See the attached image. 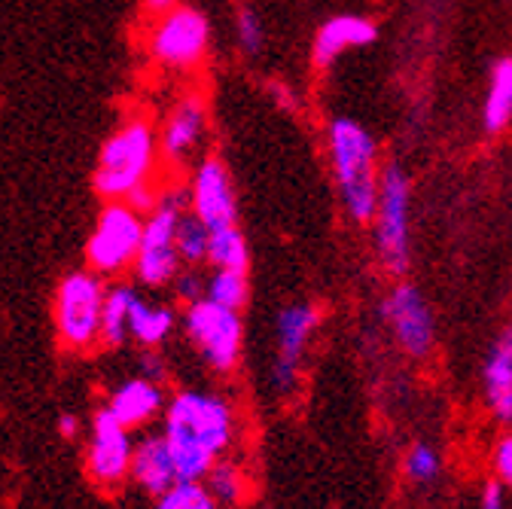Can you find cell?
Returning a JSON list of instances; mask_svg holds the SVG:
<instances>
[{
    "label": "cell",
    "mask_w": 512,
    "mask_h": 509,
    "mask_svg": "<svg viewBox=\"0 0 512 509\" xmlns=\"http://www.w3.org/2000/svg\"><path fill=\"white\" fill-rule=\"evenodd\" d=\"M147 49L168 71H196L211 52V22L199 7L177 4L150 28Z\"/></svg>",
    "instance_id": "8"
},
{
    "label": "cell",
    "mask_w": 512,
    "mask_h": 509,
    "mask_svg": "<svg viewBox=\"0 0 512 509\" xmlns=\"http://www.w3.org/2000/svg\"><path fill=\"white\" fill-rule=\"evenodd\" d=\"M403 467H406V476L412 482H433L439 476V470H442V458H439L436 449H430L427 442H418L406 452Z\"/></svg>",
    "instance_id": "27"
},
{
    "label": "cell",
    "mask_w": 512,
    "mask_h": 509,
    "mask_svg": "<svg viewBox=\"0 0 512 509\" xmlns=\"http://www.w3.org/2000/svg\"><path fill=\"white\" fill-rule=\"evenodd\" d=\"M135 445L128 439V427L110 412L101 409L92 421V445H89V473L98 485H119L132 473Z\"/></svg>",
    "instance_id": "12"
},
{
    "label": "cell",
    "mask_w": 512,
    "mask_h": 509,
    "mask_svg": "<svg viewBox=\"0 0 512 509\" xmlns=\"http://www.w3.org/2000/svg\"><path fill=\"white\" fill-rule=\"evenodd\" d=\"M165 406V394L159 388V381L150 378H128L113 391L107 409L125 424V427H138L150 418H156Z\"/></svg>",
    "instance_id": "16"
},
{
    "label": "cell",
    "mask_w": 512,
    "mask_h": 509,
    "mask_svg": "<svg viewBox=\"0 0 512 509\" xmlns=\"http://www.w3.org/2000/svg\"><path fill=\"white\" fill-rule=\"evenodd\" d=\"M482 388L494 418L512 424V339L506 333H500L482 363Z\"/></svg>",
    "instance_id": "15"
},
{
    "label": "cell",
    "mask_w": 512,
    "mask_h": 509,
    "mask_svg": "<svg viewBox=\"0 0 512 509\" xmlns=\"http://www.w3.org/2000/svg\"><path fill=\"white\" fill-rule=\"evenodd\" d=\"M141 375L150 378V381H159V385H162V378L168 375V366H165V360L156 351H144V357H141Z\"/></svg>",
    "instance_id": "30"
},
{
    "label": "cell",
    "mask_w": 512,
    "mask_h": 509,
    "mask_svg": "<svg viewBox=\"0 0 512 509\" xmlns=\"http://www.w3.org/2000/svg\"><path fill=\"white\" fill-rule=\"evenodd\" d=\"M272 92H275V95H281V104H284V107H287V104L293 107V92H284V86H278V83L272 86Z\"/></svg>",
    "instance_id": "34"
},
{
    "label": "cell",
    "mask_w": 512,
    "mask_h": 509,
    "mask_svg": "<svg viewBox=\"0 0 512 509\" xmlns=\"http://www.w3.org/2000/svg\"><path fill=\"white\" fill-rule=\"evenodd\" d=\"M211 235L214 229L192 211H183L180 223H177V253L183 266H205L208 263V250H211Z\"/></svg>",
    "instance_id": "21"
},
{
    "label": "cell",
    "mask_w": 512,
    "mask_h": 509,
    "mask_svg": "<svg viewBox=\"0 0 512 509\" xmlns=\"http://www.w3.org/2000/svg\"><path fill=\"white\" fill-rule=\"evenodd\" d=\"M208 138V104L202 95H183L159 129V153L171 165H186Z\"/></svg>",
    "instance_id": "13"
},
{
    "label": "cell",
    "mask_w": 512,
    "mask_h": 509,
    "mask_svg": "<svg viewBox=\"0 0 512 509\" xmlns=\"http://www.w3.org/2000/svg\"><path fill=\"white\" fill-rule=\"evenodd\" d=\"M58 430H61V436H74L77 433V418L74 415H61Z\"/></svg>",
    "instance_id": "33"
},
{
    "label": "cell",
    "mask_w": 512,
    "mask_h": 509,
    "mask_svg": "<svg viewBox=\"0 0 512 509\" xmlns=\"http://www.w3.org/2000/svg\"><path fill=\"white\" fill-rule=\"evenodd\" d=\"M369 226L378 266L403 278L412 269V177L400 162L381 165L378 205Z\"/></svg>",
    "instance_id": "4"
},
{
    "label": "cell",
    "mask_w": 512,
    "mask_h": 509,
    "mask_svg": "<svg viewBox=\"0 0 512 509\" xmlns=\"http://www.w3.org/2000/svg\"><path fill=\"white\" fill-rule=\"evenodd\" d=\"M202 482L208 485V491L214 494L217 503L232 506V503H238V500L244 497V476H241V467H235L232 461H223V458H220V461L208 470V476H205Z\"/></svg>",
    "instance_id": "25"
},
{
    "label": "cell",
    "mask_w": 512,
    "mask_h": 509,
    "mask_svg": "<svg viewBox=\"0 0 512 509\" xmlns=\"http://www.w3.org/2000/svg\"><path fill=\"white\" fill-rule=\"evenodd\" d=\"M156 509H217V500L202 479H180L159 497Z\"/></svg>",
    "instance_id": "24"
},
{
    "label": "cell",
    "mask_w": 512,
    "mask_h": 509,
    "mask_svg": "<svg viewBox=\"0 0 512 509\" xmlns=\"http://www.w3.org/2000/svg\"><path fill=\"white\" fill-rule=\"evenodd\" d=\"M235 46L247 58H256L266 46V25H263L260 13L247 4H241L235 10Z\"/></svg>",
    "instance_id": "26"
},
{
    "label": "cell",
    "mask_w": 512,
    "mask_h": 509,
    "mask_svg": "<svg viewBox=\"0 0 512 509\" xmlns=\"http://www.w3.org/2000/svg\"><path fill=\"white\" fill-rule=\"evenodd\" d=\"M320 327V311L311 302H290L278 311L275 317V363H272V391L278 397H290L296 391L299 381V369H302V357L305 348L311 342V336Z\"/></svg>",
    "instance_id": "10"
},
{
    "label": "cell",
    "mask_w": 512,
    "mask_h": 509,
    "mask_svg": "<svg viewBox=\"0 0 512 509\" xmlns=\"http://www.w3.org/2000/svg\"><path fill=\"white\" fill-rule=\"evenodd\" d=\"M104 275L92 272H71L55 290V330L64 348L86 351L101 342V317H104Z\"/></svg>",
    "instance_id": "5"
},
{
    "label": "cell",
    "mask_w": 512,
    "mask_h": 509,
    "mask_svg": "<svg viewBox=\"0 0 512 509\" xmlns=\"http://www.w3.org/2000/svg\"><path fill=\"white\" fill-rule=\"evenodd\" d=\"M327 159L345 217L357 226H369L381 183V159L372 129L354 116H333L327 122Z\"/></svg>",
    "instance_id": "2"
},
{
    "label": "cell",
    "mask_w": 512,
    "mask_h": 509,
    "mask_svg": "<svg viewBox=\"0 0 512 509\" xmlns=\"http://www.w3.org/2000/svg\"><path fill=\"white\" fill-rule=\"evenodd\" d=\"M189 211L199 214L214 232L226 226H238L235 183L229 165L217 153L202 156L189 174Z\"/></svg>",
    "instance_id": "11"
},
{
    "label": "cell",
    "mask_w": 512,
    "mask_h": 509,
    "mask_svg": "<svg viewBox=\"0 0 512 509\" xmlns=\"http://www.w3.org/2000/svg\"><path fill=\"white\" fill-rule=\"evenodd\" d=\"M494 476L503 488H512V433H503L494 449Z\"/></svg>",
    "instance_id": "29"
},
{
    "label": "cell",
    "mask_w": 512,
    "mask_h": 509,
    "mask_svg": "<svg viewBox=\"0 0 512 509\" xmlns=\"http://www.w3.org/2000/svg\"><path fill=\"white\" fill-rule=\"evenodd\" d=\"M378 314H381V321L391 327L403 354H409L412 360H424L433 354L436 317H433V308L418 284H412V281L394 284L388 290V296L381 299Z\"/></svg>",
    "instance_id": "9"
},
{
    "label": "cell",
    "mask_w": 512,
    "mask_h": 509,
    "mask_svg": "<svg viewBox=\"0 0 512 509\" xmlns=\"http://www.w3.org/2000/svg\"><path fill=\"white\" fill-rule=\"evenodd\" d=\"M132 476H135V482H138L144 491H150V494H156V497H162L174 482H180L165 436H147L141 445H135V455H132Z\"/></svg>",
    "instance_id": "17"
},
{
    "label": "cell",
    "mask_w": 512,
    "mask_h": 509,
    "mask_svg": "<svg viewBox=\"0 0 512 509\" xmlns=\"http://www.w3.org/2000/svg\"><path fill=\"white\" fill-rule=\"evenodd\" d=\"M180 327H183V336L189 339V345L202 354V360L214 372L226 375L238 366L241 345H244L241 311L217 305L214 299L202 296L196 302L183 305Z\"/></svg>",
    "instance_id": "6"
},
{
    "label": "cell",
    "mask_w": 512,
    "mask_h": 509,
    "mask_svg": "<svg viewBox=\"0 0 512 509\" xmlns=\"http://www.w3.org/2000/svg\"><path fill=\"white\" fill-rule=\"evenodd\" d=\"M138 299V290L132 284H116L107 290L104 299V317H101V342L107 348L122 345L128 336V317H132V305Z\"/></svg>",
    "instance_id": "20"
},
{
    "label": "cell",
    "mask_w": 512,
    "mask_h": 509,
    "mask_svg": "<svg viewBox=\"0 0 512 509\" xmlns=\"http://www.w3.org/2000/svg\"><path fill=\"white\" fill-rule=\"evenodd\" d=\"M159 153V135L144 116L125 119L104 141L95 165L92 186L104 202H125L135 189L153 183Z\"/></svg>",
    "instance_id": "3"
},
{
    "label": "cell",
    "mask_w": 512,
    "mask_h": 509,
    "mask_svg": "<svg viewBox=\"0 0 512 509\" xmlns=\"http://www.w3.org/2000/svg\"><path fill=\"white\" fill-rule=\"evenodd\" d=\"M205 284H208V275H202L199 266H183V269L174 275L171 290H174V296H177L183 305H189V302H196V299L205 296Z\"/></svg>",
    "instance_id": "28"
},
{
    "label": "cell",
    "mask_w": 512,
    "mask_h": 509,
    "mask_svg": "<svg viewBox=\"0 0 512 509\" xmlns=\"http://www.w3.org/2000/svg\"><path fill=\"white\" fill-rule=\"evenodd\" d=\"M512 122V55H500L491 74L488 92L482 101V129L485 135H503Z\"/></svg>",
    "instance_id": "18"
},
{
    "label": "cell",
    "mask_w": 512,
    "mask_h": 509,
    "mask_svg": "<svg viewBox=\"0 0 512 509\" xmlns=\"http://www.w3.org/2000/svg\"><path fill=\"white\" fill-rule=\"evenodd\" d=\"M144 220L147 214H141L135 205L104 202L86 244V266L104 278L135 269L144 241Z\"/></svg>",
    "instance_id": "7"
},
{
    "label": "cell",
    "mask_w": 512,
    "mask_h": 509,
    "mask_svg": "<svg viewBox=\"0 0 512 509\" xmlns=\"http://www.w3.org/2000/svg\"><path fill=\"white\" fill-rule=\"evenodd\" d=\"M205 296L214 299L217 305L244 311V305L250 302V278L247 272H235V269H214L208 275L205 284Z\"/></svg>",
    "instance_id": "23"
},
{
    "label": "cell",
    "mask_w": 512,
    "mask_h": 509,
    "mask_svg": "<svg viewBox=\"0 0 512 509\" xmlns=\"http://www.w3.org/2000/svg\"><path fill=\"white\" fill-rule=\"evenodd\" d=\"M208 266L211 269H235V272L250 269V244H247V235L241 232V226H226L211 235Z\"/></svg>",
    "instance_id": "22"
},
{
    "label": "cell",
    "mask_w": 512,
    "mask_h": 509,
    "mask_svg": "<svg viewBox=\"0 0 512 509\" xmlns=\"http://www.w3.org/2000/svg\"><path fill=\"white\" fill-rule=\"evenodd\" d=\"M162 436L180 479H205L235 439V409L214 391H180L165 412Z\"/></svg>",
    "instance_id": "1"
},
{
    "label": "cell",
    "mask_w": 512,
    "mask_h": 509,
    "mask_svg": "<svg viewBox=\"0 0 512 509\" xmlns=\"http://www.w3.org/2000/svg\"><path fill=\"white\" fill-rule=\"evenodd\" d=\"M378 40V25L369 16L339 13L320 22L311 37V65L317 71H330L336 61L351 49H366Z\"/></svg>",
    "instance_id": "14"
},
{
    "label": "cell",
    "mask_w": 512,
    "mask_h": 509,
    "mask_svg": "<svg viewBox=\"0 0 512 509\" xmlns=\"http://www.w3.org/2000/svg\"><path fill=\"white\" fill-rule=\"evenodd\" d=\"M174 324H177V314L168 305H150L144 296H138L132 305V317H128V333L141 345L156 348L171 336Z\"/></svg>",
    "instance_id": "19"
},
{
    "label": "cell",
    "mask_w": 512,
    "mask_h": 509,
    "mask_svg": "<svg viewBox=\"0 0 512 509\" xmlns=\"http://www.w3.org/2000/svg\"><path fill=\"white\" fill-rule=\"evenodd\" d=\"M503 333H506V336L512 339V314H509V321H506V327H503Z\"/></svg>",
    "instance_id": "35"
},
{
    "label": "cell",
    "mask_w": 512,
    "mask_h": 509,
    "mask_svg": "<svg viewBox=\"0 0 512 509\" xmlns=\"http://www.w3.org/2000/svg\"><path fill=\"white\" fill-rule=\"evenodd\" d=\"M479 509H506L503 503V485L500 482H488L482 491V506Z\"/></svg>",
    "instance_id": "31"
},
{
    "label": "cell",
    "mask_w": 512,
    "mask_h": 509,
    "mask_svg": "<svg viewBox=\"0 0 512 509\" xmlns=\"http://www.w3.org/2000/svg\"><path fill=\"white\" fill-rule=\"evenodd\" d=\"M180 4V0H144V10L150 13V16H165L168 10H174Z\"/></svg>",
    "instance_id": "32"
}]
</instances>
